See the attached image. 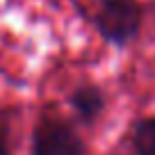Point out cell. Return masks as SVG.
Instances as JSON below:
<instances>
[{
	"instance_id": "cell-2",
	"label": "cell",
	"mask_w": 155,
	"mask_h": 155,
	"mask_svg": "<svg viewBox=\"0 0 155 155\" xmlns=\"http://www.w3.org/2000/svg\"><path fill=\"white\" fill-rule=\"evenodd\" d=\"M34 155H82V141L64 123H44L34 132Z\"/></svg>"
},
{
	"instance_id": "cell-1",
	"label": "cell",
	"mask_w": 155,
	"mask_h": 155,
	"mask_svg": "<svg viewBox=\"0 0 155 155\" xmlns=\"http://www.w3.org/2000/svg\"><path fill=\"white\" fill-rule=\"evenodd\" d=\"M141 12L132 0H103L96 14L101 34L114 44H126L139 30Z\"/></svg>"
},
{
	"instance_id": "cell-5",
	"label": "cell",
	"mask_w": 155,
	"mask_h": 155,
	"mask_svg": "<svg viewBox=\"0 0 155 155\" xmlns=\"http://www.w3.org/2000/svg\"><path fill=\"white\" fill-rule=\"evenodd\" d=\"M5 153V139H2V132H0V155Z\"/></svg>"
},
{
	"instance_id": "cell-3",
	"label": "cell",
	"mask_w": 155,
	"mask_h": 155,
	"mask_svg": "<svg viewBox=\"0 0 155 155\" xmlns=\"http://www.w3.org/2000/svg\"><path fill=\"white\" fill-rule=\"evenodd\" d=\"M71 103H73V107H75L80 119L91 121V119L98 116V112H101V107H103V96H101L98 89L84 87V89H78V91L73 94Z\"/></svg>"
},
{
	"instance_id": "cell-4",
	"label": "cell",
	"mask_w": 155,
	"mask_h": 155,
	"mask_svg": "<svg viewBox=\"0 0 155 155\" xmlns=\"http://www.w3.org/2000/svg\"><path fill=\"white\" fill-rule=\"evenodd\" d=\"M130 155H155V119H146L135 126Z\"/></svg>"
}]
</instances>
